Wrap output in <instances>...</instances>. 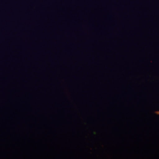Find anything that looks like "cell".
I'll return each mask as SVG.
<instances>
[{
    "label": "cell",
    "instance_id": "obj_1",
    "mask_svg": "<svg viewBox=\"0 0 159 159\" xmlns=\"http://www.w3.org/2000/svg\"><path fill=\"white\" fill-rule=\"evenodd\" d=\"M155 113L156 114H158V115H159V111H156V112H155Z\"/></svg>",
    "mask_w": 159,
    "mask_h": 159
}]
</instances>
